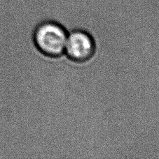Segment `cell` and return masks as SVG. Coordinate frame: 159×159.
<instances>
[{"mask_svg":"<svg viewBox=\"0 0 159 159\" xmlns=\"http://www.w3.org/2000/svg\"><path fill=\"white\" fill-rule=\"evenodd\" d=\"M68 32L61 25L54 21H45L35 28L33 42L41 54L50 57L65 55Z\"/></svg>","mask_w":159,"mask_h":159,"instance_id":"6da1fadb","label":"cell"},{"mask_svg":"<svg viewBox=\"0 0 159 159\" xmlns=\"http://www.w3.org/2000/svg\"><path fill=\"white\" fill-rule=\"evenodd\" d=\"M95 51L94 39L89 32L75 30L68 33L65 55L71 60L80 63L91 60Z\"/></svg>","mask_w":159,"mask_h":159,"instance_id":"7a4b0ae2","label":"cell"}]
</instances>
